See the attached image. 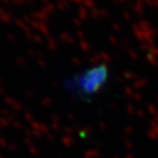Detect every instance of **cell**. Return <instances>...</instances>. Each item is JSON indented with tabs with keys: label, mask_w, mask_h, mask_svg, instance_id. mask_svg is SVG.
Here are the masks:
<instances>
[{
	"label": "cell",
	"mask_w": 158,
	"mask_h": 158,
	"mask_svg": "<svg viewBox=\"0 0 158 158\" xmlns=\"http://www.w3.org/2000/svg\"><path fill=\"white\" fill-rule=\"evenodd\" d=\"M109 78V69L104 65H100L82 74L77 79V89L85 96L97 94L106 85Z\"/></svg>",
	"instance_id": "cell-1"
}]
</instances>
